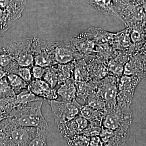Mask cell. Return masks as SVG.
Wrapping results in <instances>:
<instances>
[{
	"label": "cell",
	"mask_w": 146,
	"mask_h": 146,
	"mask_svg": "<svg viewBox=\"0 0 146 146\" xmlns=\"http://www.w3.org/2000/svg\"><path fill=\"white\" fill-rule=\"evenodd\" d=\"M130 127H122L111 131L102 127L100 135L104 146H121L123 145L129 134Z\"/></svg>",
	"instance_id": "11"
},
{
	"label": "cell",
	"mask_w": 146,
	"mask_h": 146,
	"mask_svg": "<svg viewBox=\"0 0 146 146\" xmlns=\"http://www.w3.org/2000/svg\"><path fill=\"white\" fill-rule=\"evenodd\" d=\"M27 0H0V8L9 16L11 21L20 19Z\"/></svg>",
	"instance_id": "15"
},
{
	"label": "cell",
	"mask_w": 146,
	"mask_h": 146,
	"mask_svg": "<svg viewBox=\"0 0 146 146\" xmlns=\"http://www.w3.org/2000/svg\"><path fill=\"white\" fill-rule=\"evenodd\" d=\"M33 37L13 42L2 48L4 52L9 54L20 67L32 68L34 65L32 48Z\"/></svg>",
	"instance_id": "4"
},
{
	"label": "cell",
	"mask_w": 146,
	"mask_h": 146,
	"mask_svg": "<svg viewBox=\"0 0 146 146\" xmlns=\"http://www.w3.org/2000/svg\"><path fill=\"white\" fill-rule=\"evenodd\" d=\"M53 53L56 64H66L84 58L74 47L70 40L54 42Z\"/></svg>",
	"instance_id": "9"
},
{
	"label": "cell",
	"mask_w": 146,
	"mask_h": 146,
	"mask_svg": "<svg viewBox=\"0 0 146 146\" xmlns=\"http://www.w3.org/2000/svg\"><path fill=\"white\" fill-rule=\"evenodd\" d=\"M133 119L131 110H122L116 106L113 110L104 112L102 127L111 131H115L122 127H130Z\"/></svg>",
	"instance_id": "8"
},
{
	"label": "cell",
	"mask_w": 146,
	"mask_h": 146,
	"mask_svg": "<svg viewBox=\"0 0 146 146\" xmlns=\"http://www.w3.org/2000/svg\"><path fill=\"white\" fill-rule=\"evenodd\" d=\"M48 102L51 107L54 119L58 126L74 120L80 114L83 106L76 99L69 102L48 100Z\"/></svg>",
	"instance_id": "5"
},
{
	"label": "cell",
	"mask_w": 146,
	"mask_h": 146,
	"mask_svg": "<svg viewBox=\"0 0 146 146\" xmlns=\"http://www.w3.org/2000/svg\"><path fill=\"white\" fill-rule=\"evenodd\" d=\"M116 18L131 29L136 26L146 27V12L137 0H113Z\"/></svg>",
	"instance_id": "2"
},
{
	"label": "cell",
	"mask_w": 146,
	"mask_h": 146,
	"mask_svg": "<svg viewBox=\"0 0 146 146\" xmlns=\"http://www.w3.org/2000/svg\"><path fill=\"white\" fill-rule=\"evenodd\" d=\"M0 67L3 68L7 74H16L20 66L9 54L3 52L0 54Z\"/></svg>",
	"instance_id": "23"
},
{
	"label": "cell",
	"mask_w": 146,
	"mask_h": 146,
	"mask_svg": "<svg viewBox=\"0 0 146 146\" xmlns=\"http://www.w3.org/2000/svg\"><path fill=\"white\" fill-rule=\"evenodd\" d=\"M89 5L106 15L116 17L113 0H85Z\"/></svg>",
	"instance_id": "21"
},
{
	"label": "cell",
	"mask_w": 146,
	"mask_h": 146,
	"mask_svg": "<svg viewBox=\"0 0 146 146\" xmlns=\"http://www.w3.org/2000/svg\"><path fill=\"white\" fill-rule=\"evenodd\" d=\"M54 42L33 37L32 48L34 65L47 67L56 64L54 58Z\"/></svg>",
	"instance_id": "6"
},
{
	"label": "cell",
	"mask_w": 146,
	"mask_h": 146,
	"mask_svg": "<svg viewBox=\"0 0 146 146\" xmlns=\"http://www.w3.org/2000/svg\"><path fill=\"white\" fill-rule=\"evenodd\" d=\"M146 55L139 52L133 53L124 66L123 75L136 76L141 79L146 76L144 70V60Z\"/></svg>",
	"instance_id": "12"
},
{
	"label": "cell",
	"mask_w": 146,
	"mask_h": 146,
	"mask_svg": "<svg viewBox=\"0 0 146 146\" xmlns=\"http://www.w3.org/2000/svg\"><path fill=\"white\" fill-rule=\"evenodd\" d=\"M74 47L84 58L96 53V44L83 32L70 40Z\"/></svg>",
	"instance_id": "16"
},
{
	"label": "cell",
	"mask_w": 146,
	"mask_h": 146,
	"mask_svg": "<svg viewBox=\"0 0 146 146\" xmlns=\"http://www.w3.org/2000/svg\"><path fill=\"white\" fill-rule=\"evenodd\" d=\"M6 77L8 83L14 91L16 95L19 93L22 90L28 88V84L17 74L14 73H8Z\"/></svg>",
	"instance_id": "24"
},
{
	"label": "cell",
	"mask_w": 146,
	"mask_h": 146,
	"mask_svg": "<svg viewBox=\"0 0 146 146\" xmlns=\"http://www.w3.org/2000/svg\"><path fill=\"white\" fill-rule=\"evenodd\" d=\"M85 103V105L95 110H102L104 112L106 110V102L97 92L90 94L86 100Z\"/></svg>",
	"instance_id": "26"
},
{
	"label": "cell",
	"mask_w": 146,
	"mask_h": 146,
	"mask_svg": "<svg viewBox=\"0 0 146 146\" xmlns=\"http://www.w3.org/2000/svg\"><path fill=\"white\" fill-rule=\"evenodd\" d=\"M144 70H145V72L146 74V55L145 58V60H144Z\"/></svg>",
	"instance_id": "38"
},
{
	"label": "cell",
	"mask_w": 146,
	"mask_h": 146,
	"mask_svg": "<svg viewBox=\"0 0 146 146\" xmlns=\"http://www.w3.org/2000/svg\"><path fill=\"white\" fill-rule=\"evenodd\" d=\"M9 116L8 114L6 113L5 111L3 110L1 107H0V123L5 120V119L8 118Z\"/></svg>",
	"instance_id": "35"
},
{
	"label": "cell",
	"mask_w": 146,
	"mask_h": 146,
	"mask_svg": "<svg viewBox=\"0 0 146 146\" xmlns=\"http://www.w3.org/2000/svg\"><path fill=\"white\" fill-rule=\"evenodd\" d=\"M74 120L77 125L78 131H80V134H81L88 127L89 124L88 120L85 119L80 114L78 115L74 119Z\"/></svg>",
	"instance_id": "33"
},
{
	"label": "cell",
	"mask_w": 146,
	"mask_h": 146,
	"mask_svg": "<svg viewBox=\"0 0 146 146\" xmlns=\"http://www.w3.org/2000/svg\"><path fill=\"white\" fill-rule=\"evenodd\" d=\"M88 36L93 40L96 44L110 43L113 42L114 33L105 31L100 28L92 27L84 31Z\"/></svg>",
	"instance_id": "17"
},
{
	"label": "cell",
	"mask_w": 146,
	"mask_h": 146,
	"mask_svg": "<svg viewBox=\"0 0 146 146\" xmlns=\"http://www.w3.org/2000/svg\"><path fill=\"white\" fill-rule=\"evenodd\" d=\"M16 74L19 75L27 83L29 84L33 80L31 68L28 67H19Z\"/></svg>",
	"instance_id": "32"
},
{
	"label": "cell",
	"mask_w": 146,
	"mask_h": 146,
	"mask_svg": "<svg viewBox=\"0 0 146 146\" xmlns=\"http://www.w3.org/2000/svg\"><path fill=\"white\" fill-rule=\"evenodd\" d=\"M14 98L17 104H26L29 102L41 99L31 93L28 88L22 90L19 93L15 95Z\"/></svg>",
	"instance_id": "28"
},
{
	"label": "cell",
	"mask_w": 146,
	"mask_h": 146,
	"mask_svg": "<svg viewBox=\"0 0 146 146\" xmlns=\"http://www.w3.org/2000/svg\"><path fill=\"white\" fill-rule=\"evenodd\" d=\"M120 78L108 74L101 80L97 81V93L106 102L104 112L113 110L116 105V96Z\"/></svg>",
	"instance_id": "7"
},
{
	"label": "cell",
	"mask_w": 146,
	"mask_h": 146,
	"mask_svg": "<svg viewBox=\"0 0 146 146\" xmlns=\"http://www.w3.org/2000/svg\"><path fill=\"white\" fill-rule=\"evenodd\" d=\"M91 80L98 81L104 78L109 74L107 67L108 61L97 56L95 54L84 58Z\"/></svg>",
	"instance_id": "10"
},
{
	"label": "cell",
	"mask_w": 146,
	"mask_h": 146,
	"mask_svg": "<svg viewBox=\"0 0 146 146\" xmlns=\"http://www.w3.org/2000/svg\"><path fill=\"white\" fill-rule=\"evenodd\" d=\"M0 146H8L5 144V142H3V141H0Z\"/></svg>",
	"instance_id": "39"
},
{
	"label": "cell",
	"mask_w": 146,
	"mask_h": 146,
	"mask_svg": "<svg viewBox=\"0 0 146 146\" xmlns=\"http://www.w3.org/2000/svg\"><path fill=\"white\" fill-rule=\"evenodd\" d=\"M42 78L52 88H55L58 81L57 64L46 67V72Z\"/></svg>",
	"instance_id": "27"
},
{
	"label": "cell",
	"mask_w": 146,
	"mask_h": 146,
	"mask_svg": "<svg viewBox=\"0 0 146 146\" xmlns=\"http://www.w3.org/2000/svg\"><path fill=\"white\" fill-rule=\"evenodd\" d=\"M37 133V128L19 125L14 117L0 123V141L8 146H28Z\"/></svg>",
	"instance_id": "1"
},
{
	"label": "cell",
	"mask_w": 146,
	"mask_h": 146,
	"mask_svg": "<svg viewBox=\"0 0 146 146\" xmlns=\"http://www.w3.org/2000/svg\"><path fill=\"white\" fill-rule=\"evenodd\" d=\"M27 88L37 97L43 100H54L58 98L57 90L41 79H33L28 84Z\"/></svg>",
	"instance_id": "13"
},
{
	"label": "cell",
	"mask_w": 146,
	"mask_h": 146,
	"mask_svg": "<svg viewBox=\"0 0 146 146\" xmlns=\"http://www.w3.org/2000/svg\"><path fill=\"white\" fill-rule=\"evenodd\" d=\"M16 94L5 76L0 79V100L15 96Z\"/></svg>",
	"instance_id": "30"
},
{
	"label": "cell",
	"mask_w": 146,
	"mask_h": 146,
	"mask_svg": "<svg viewBox=\"0 0 146 146\" xmlns=\"http://www.w3.org/2000/svg\"><path fill=\"white\" fill-rule=\"evenodd\" d=\"M46 72V67L34 65L31 68L33 78L34 79H41Z\"/></svg>",
	"instance_id": "34"
},
{
	"label": "cell",
	"mask_w": 146,
	"mask_h": 146,
	"mask_svg": "<svg viewBox=\"0 0 146 146\" xmlns=\"http://www.w3.org/2000/svg\"><path fill=\"white\" fill-rule=\"evenodd\" d=\"M4 52V51L3 50L2 48H0V54H1V53H2V52Z\"/></svg>",
	"instance_id": "40"
},
{
	"label": "cell",
	"mask_w": 146,
	"mask_h": 146,
	"mask_svg": "<svg viewBox=\"0 0 146 146\" xmlns=\"http://www.w3.org/2000/svg\"><path fill=\"white\" fill-rule=\"evenodd\" d=\"M80 114L87 120H88L89 122L97 121H102L103 116L104 115V111L95 110L88 106L84 105L82 106Z\"/></svg>",
	"instance_id": "25"
},
{
	"label": "cell",
	"mask_w": 146,
	"mask_h": 146,
	"mask_svg": "<svg viewBox=\"0 0 146 146\" xmlns=\"http://www.w3.org/2000/svg\"><path fill=\"white\" fill-rule=\"evenodd\" d=\"M7 73L5 70V69L1 67H0V79L3 78L7 76Z\"/></svg>",
	"instance_id": "36"
},
{
	"label": "cell",
	"mask_w": 146,
	"mask_h": 146,
	"mask_svg": "<svg viewBox=\"0 0 146 146\" xmlns=\"http://www.w3.org/2000/svg\"><path fill=\"white\" fill-rule=\"evenodd\" d=\"M12 23L9 16L0 8V34L7 31Z\"/></svg>",
	"instance_id": "31"
},
{
	"label": "cell",
	"mask_w": 146,
	"mask_h": 146,
	"mask_svg": "<svg viewBox=\"0 0 146 146\" xmlns=\"http://www.w3.org/2000/svg\"><path fill=\"white\" fill-rule=\"evenodd\" d=\"M73 78L75 82H86L91 80L84 58L75 61Z\"/></svg>",
	"instance_id": "20"
},
{
	"label": "cell",
	"mask_w": 146,
	"mask_h": 146,
	"mask_svg": "<svg viewBox=\"0 0 146 146\" xmlns=\"http://www.w3.org/2000/svg\"><path fill=\"white\" fill-rule=\"evenodd\" d=\"M75 83L76 87V97L84 102L90 94L97 92V81L90 80L86 82Z\"/></svg>",
	"instance_id": "19"
},
{
	"label": "cell",
	"mask_w": 146,
	"mask_h": 146,
	"mask_svg": "<svg viewBox=\"0 0 146 146\" xmlns=\"http://www.w3.org/2000/svg\"><path fill=\"white\" fill-rule=\"evenodd\" d=\"M74 67L75 61L66 64H57L58 85H61L68 79L73 78Z\"/></svg>",
	"instance_id": "22"
},
{
	"label": "cell",
	"mask_w": 146,
	"mask_h": 146,
	"mask_svg": "<svg viewBox=\"0 0 146 146\" xmlns=\"http://www.w3.org/2000/svg\"><path fill=\"white\" fill-rule=\"evenodd\" d=\"M146 12V0H137Z\"/></svg>",
	"instance_id": "37"
},
{
	"label": "cell",
	"mask_w": 146,
	"mask_h": 146,
	"mask_svg": "<svg viewBox=\"0 0 146 146\" xmlns=\"http://www.w3.org/2000/svg\"><path fill=\"white\" fill-rule=\"evenodd\" d=\"M49 131V128H37V133L30 142L28 146H48L47 138Z\"/></svg>",
	"instance_id": "29"
},
{
	"label": "cell",
	"mask_w": 146,
	"mask_h": 146,
	"mask_svg": "<svg viewBox=\"0 0 146 146\" xmlns=\"http://www.w3.org/2000/svg\"><path fill=\"white\" fill-rule=\"evenodd\" d=\"M43 99L25 104H20L14 118L19 125L35 128H49L42 113Z\"/></svg>",
	"instance_id": "3"
},
{
	"label": "cell",
	"mask_w": 146,
	"mask_h": 146,
	"mask_svg": "<svg viewBox=\"0 0 146 146\" xmlns=\"http://www.w3.org/2000/svg\"><path fill=\"white\" fill-rule=\"evenodd\" d=\"M111 45L117 50L125 52L130 54L136 52V46L131 41L130 29L128 28L122 31L114 33Z\"/></svg>",
	"instance_id": "14"
},
{
	"label": "cell",
	"mask_w": 146,
	"mask_h": 146,
	"mask_svg": "<svg viewBox=\"0 0 146 146\" xmlns=\"http://www.w3.org/2000/svg\"><path fill=\"white\" fill-rule=\"evenodd\" d=\"M57 93L64 101L69 102L76 99V87L73 77L60 85V88L57 90Z\"/></svg>",
	"instance_id": "18"
}]
</instances>
